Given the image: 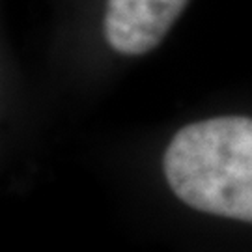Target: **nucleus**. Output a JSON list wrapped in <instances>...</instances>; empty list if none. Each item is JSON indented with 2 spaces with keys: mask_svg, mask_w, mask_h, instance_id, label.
Listing matches in <instances>:
<instances>
[{
  "mask_svg": "<svg viewBox=\"0 0 252 252\" xmlns=\"http://www.w3.org/2000/svg\"><path fill=\"white\" fill-rule=\"evenodd\" d=\"M162 172L172 192L192 209L252 222V118L181 127L162 155Z\"/></svg>",
  "mask_w": 252,
  "mask_h": 252,
  "instance_id": "1",
  "label": "nucleus"
},
{
  "mask_svg": "<svg viewBox=\"0 0 252 252\" xmlns=\"http://www.w3.org/2000/svg\"><path fill=\"white\" fill-rule=\"evenodd\" d=\"M189 0H107L103 32L110 49L142 56L166 37Z\"/></svg>",
  "mask_w": 252,
  "mask_h": 252,
  "instance_id": "2",
  "label": "nucleus"
}]
</instances>
